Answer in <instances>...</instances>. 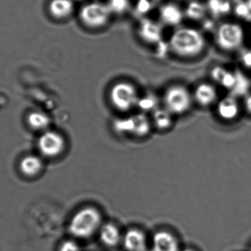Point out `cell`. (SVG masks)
<instances>
[{"label":"cell","mask_w":251,"mask_h":251,"mask_svg":"<svg viewBox=\"0 0 251 251\" xmlns=\"http://www.w3.org/2000/svg\"><path fill=\"white\" fill-rule=\"evenodd\" d=\"M193 98L201 106L208 107L217 101L218 93L213 85L208 83L201 84L196 88Z\"/></svg>","instance_id":"9a60e30c"},{"label":"cell","mask_w":251,"mask_h":251,"mask_svg":"<svg viewBox=\"0 0 251 251\" xmlns=\"http://www.w3.org/2000/svg\"><path fill=\"white\" fill-rule=\"evenodd\" d=\"M139 34L142 39L149 44H159L163 37V29L159 22L144 19L139 26Z\"/></svg>","instance_id":"9c48e42d"},{"label":"cell","mask_w":251,"mask_h":251,"mask_svg":"<svg viewBox=\"0 0 251 251\" xmlns=\"http://www.w3.org/2000/svg\"><path fill=\"white\" fill-rule=\"evenodd\" d=\"M28 123L34 129L44 130L48 126L50 120L44 113L34 112L28 116Z\"/></svg>","instance_id":"7402d4cb"},{"label":"cell","mask_w":251,"mask_h":251,"mask_svg":"<svg viewBox=\"0 0 251 251\" xmlns=\"http://www.w3.org/2000/svg\"><path fill=\"white\" fill-rule=\"evenodd\" d=\"M184 13V16L190 20L199 22L204 20L209 12L206 3L199 0H193L187 4Z\"/></svg>","instance_id":"ac0fdd59"},{"label":"cell","mask_w":251,"mask_h":251,"mask_svg":"<svg viewBox=\"0 0 251 251\" xmlns=\"http://www.w3.org/2000/svg\"><path fill=\"white\" fill-rule=\"evenodd\" d=\"M156 99L154 97L146 96L144 98H139L137 106H139L143 110H156L157 109L156 108Z\"/></svg>","instance_id":"484cf974"},{"label":"cell","mask_w":251,"mask_h":251,"mask_svg":"<svg viewBox=\"0 0 251 251\" xmlns=\"http://www.w3.org/2000/svg\"><path fill=\"white\" fill-rule=\"evenodd\" d=\"M110 101L117 110L128 111L137 105L139 97L132 85L120 82L112 88L110 94Z\"/></svg>","instance_id":"8992f818"},{"label":"cell","mask_w":251,"mask_h":251,"mask_svg":"<svg viewBox=\"0 0 251 251\" xmlns=\"http://www.w3.org/2000/svg\"><path fill=\"white\" fill-rule=\"evenodd\" d=\"M208 12L215 18L223 17L232 13L231 0H208Z\"/></svg>","instance_id":"d6986e66"},{"label":"cell","mask_w":251,"mask_h":251,"mask_svg":"<svg viewBox=\"0 0 251 251\" xmlns=\"http://www.w3.org/2000/svg\"><path fill=\"white\" fill-rule=\"evenodd\" d=\"M184 10L174 3L164 4L159 9L161 22L168 26H178L184 18Z\"/></svg>","instance_id":"7c38bea8"},{"label":"cell","mask_w":251,"mask_h":251,"mask_svg":"<svg viewBox=\"0 0 251 251\" xmlns=\"http://www.w3.org/2000/svg\"><path fill=\"white\" fill-rule=\"evenodd\" d=\"M212 76L215 82L228 89H234L237 83V74L230 72L222 66H216L212 71Z\"/></svg>","instance_id":"e0dca14e"},{"label":"cell","mask_w":251,"mask_h":251,"mask_svg":"<svg viewBox=\"0 0 251 251\" xmlns=\"http://www.w3.org/2000/svg\"><path fill=\"white\" fill-rule=\"evenodd\" d=\"M101 243L107 248H115L122 242L123 236L117 226L113 224H104L99 231Z\"/></svg>","instance_id":"4fadbf2b"},{"label":"cell","mask_w":251,"mask_h":251,"mask_svg":"<svg viewBox=\"0 0 251 251\" xmlns=\"http://www.w3.org/2000/svg\"><path fill=\"white\" fill-rule=\"evenodd\" d=\"M43 163L41 159L35 155L25 156L21 161L20 169L25 175L34 176L42 169Z\"/></svg>","instance_id":"ffe728a7"},{"label":"cell","mask_w":251,"mask_h":251,"mask_svg":"<svg viewBox=\"0 0 251 251\" xmlns=\"http://www.w3.org/2000/svg\"><path fill=\"white\" fill-rule=\"evenodd\" d=\"M75 10L72 0H51L49 5L50 14L57 19L69 17Z\"/></svg>","instance_id":"2e32d148"},{"label":"cell","mask_w":251,"mask_h":251,"mask_svg":"<svg viewBox=\"0 0 251 251\" xmlns=\"http://www.w3.org/2000/svg\"><path fill=\"white\" fill-rule=\"evenodd\" d=\"M124 248L126 251H146L147 239L143 231L131 228L126 231L122 238Z\"/></svg>","instance_id":"30bf717a"},{"label":"cell","mask_w":251,"mask_h":251,"mask_svg":"<svg viewBox=\"0 0 251 251\" xmlns=\"http://www.w3.org/2000/svg\"><path fill=\"white\" fill-rule=\"evenodd\" d=\"M171 50L181 57H193L204 51L206 41L204 35L193 27H180L176 29L170 38Z\"/></svg>","instance_id":"6da1fadb"},{"label":"cell","mask_w":251,"mask_h":251,"mask_svg":"<svg viewBox=\"0 0 251 251\" xmlns=\"http://www.w3.org/2000/svg\"><path fill=\"white\" fill-rule=\"evenodd\" d=\"M172 114L166 109H156L153 114L155 125L159 128H166L171 124Z\"/></svg>","instance_id":"603a6c76"},{"label":"cell","mask_w":251,"mask_h":251,"mask_svg":"<svg viewBox=\"0 0 251 251\" xmlns=\"http://www.w3.org/2000/svg\"><path fill=\"white\" fill-rule=\"evenodd\" d=\"M245 107L248 113L251 115V94L248 95L245 99Z\"/></svg>","instance_id":"f1b7e54d"},{"label":"cell","mask_w":251,"mask_h":251,"mask_svg":"<svg viewBox=\"0 0 251 251\" xmlns=\"http://www.w3.org/2000/svg\"><path fill=\"white\" fill-rule=\"evenodd\" d=\"M246 1H247L248 5H249V8L251 10V0H246Z\"/></svg>","instance_id":"f546056e"},{"label":"cell","mask_w":251,"mask_h":251,"mask_svg":"<svg viewBox=\"0 0 251 251\" xmlns=\"http://www.w3.org/2000/svg\"><path fill=\"white\" fill-rule=\"evenodd\" d=\"M232 13L239 19L245 21L251 20V10L246 0H231Z\"/></svg>","instance_id":"44dd1931"},{"label":"cell","mask_w":251,"mask_h":251,"mask_svg":"<svg viewBox=\"0 0 251 251\" xmlns=\"http://www.w3.org/2000/svg\"><path fill=\"white\" fill-rule=\"evenodd\" d=\"M129 0H108L107 6L112 14H123L129 7Z\"/></svg>","instance_id":"d4e9b609"},{"label":"cell","mask_w":251,"mask_h":251,"mask_svg":"<svg viewBox=\"0 0 251 251\" xmlns=\"http://www.w3.org/2000/svg\"><path fill=\"white\" fill-rule=\"evenodd\" d=\"M101 212L94 207L82 208L75 214L69 224L71 235L80 240H87L99 232L102 226Z\"/></svg>","instance_id":"7a4b0ae2"},{"label":"cell","mask_w":251,"mask_h":251,"mask_svg":"<svg viewBox=\"0 0 251 251\" xmlns=\"http://www.w3.org/2000/svg\"><path fill=\"white\" fill-rule=\"evenodd\" d=\"M115 126L121 133H129L137 136H145L150 129L149 119L143 114L118 120Z\"/></svg>","instance_id":"ba28073f"},{"label":"cell","mask_w":251,"mask_h":251,"mask_svg":"<svg viewBox=\"0 0 251 251\" xmlns=\"http://www.w3.org/2000/svg\"><path fill=\"white\" fill-rule=\"evenodd\" d=\"M195 251L193 250V249H183V250H181V251Z\"/></svg>","instance_id":"4dcf8cb0"},{"label":"cell","mask_w":251,"mask_h":251,"mask_svg":"<svg viewBox=\"0 0 251 251\" xmlns=\"http://www.w3.org/2000/svg\"><path fill=\"white\" fill-rule=\"evenodd\" d=\"M162 0H137L135 10L137 14L145 16L153 11L160 4Z\"/></svg>","instance_id":"cb8c5ba5"},{"label":"cell","mask_w":251,"mask_h":251,"mask_svg":"<svg viewBox=\"0 0 251 251\" xmlns=\"http://www.w3.org/2000/svg\"><path fill=\"white\" fill-rule=\"evenodd\" d=\"M58 251H82L80 246L75 240H66L60 245Z\"/></svg>","instance_id":"4316f807"},{"label":"cell","mask_w":251,"mask_h":251,"mask_svg":"<svg viewBox=\"0 0 251 251\" xmlns=\"http://www.w3.org/2000/svg\"><path fill=\"white\" fill-rule=\"evenodd\" d=\"M217 113L222 120L231 122L238 117L240 105L234 97H228L223 99L217 105Z\"/></svg>","instance_id":"5bb4252c"},{"label":"cell","mask_w":251,"mask_h":251,"mask_svg":"<svg viewBox=\"0 0 251 251\" xmlns=\"http://www.w3.org/2000/svg\"><path fill=\"white\" fill-rule=\"evenodd\" d=\"M165 108L171 114L180 115L190 108L193 97L187 88L180 85L171 87L164 96Z\"/></svg>","instance_id":"277c9868"},{"label":"cell","mask_w":251,"mask_h":251,"mask_svg":"<svg viewBox=\"0 0 251 251\" xmlns=\"http://www.w3.org/2000/svg\"><path fill=\"white\" fill-rule=\"evenodd\" d=\"M153 251H180L176 237L169 231H159L152 239Z\"/></svg>","instance_id":"8fae6325"},{"label":"cell","mask_w":251,"mask_h":251,"mask_svg":"<svg viewBox=\"0 0 251 251\" xmlns=\"http://www.w3.org/2000/svg\"><path fill=\"white\" fill-rule=\"evenodd\" d=\"M112 13L107 3L91 1L85 4L79 12V18L84 25L97 28L105 25L110 20Z\"/></svg>","instance_id":"5b68a950"},{"label":"cell","mask_w":251,"mask_h":251,"mask_svg":"<svg viewBox=\"0 0 251 251\" xmlns=\"http://www.w3.org/2000/svg\"><path fill=\"white\" fill-rule=\"evenodd\" d=\"M65 140L55 131H45L38 140V149L44 156L54 157L58 156L65 149Z\"/></svg>","instance_id":"52a82bcc"},{"label":"cell","mask_w":251,"mask_h":251,"mask_svg":"<svg viewBox=\"0 0 251 251\" xmlns=\"http://www.w3.org/2000/svg\"><path fill=\"white\" fill-rule=\"evenodd\" d=\"M241 60L246 67L251 69V50H245L242 52Z\"/></svg>","instance_id":"83f0119b"},{"label":"cell","mask_w":251,"mask_h":251,"mask_svg":"<svg viewBox=\"0 0 251 251\" xmlns=\"http://www.w3.org/2000/svg\"><path fill=\"white\" fill-rule=\"evenodd\" d=\"M245 39L244 28L238 22H222L215 29V43L222 51L232 52L240 50L244 44Z\"/></svg>","instance_id":"3957f363"}]
</instances>
